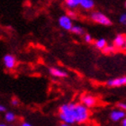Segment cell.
<instances>
[{
  "instance_id": "11",
  "label": "cell",
  "mask_w": 126,
  "mask_h": 126,
  "mask_svg": "<svg viewBox=\"0 0 126 126\" xmlns=\"http://www.w3.org/2000/svg\"><path fill=\"white\" fill-rule=\"evenodd\" d=\"M79 4H80V0H66L65 1V5L70 9L78 7Z\"/></svg>"
},
{
  "instance_id": "1",
  "label": "cell",
  "mask_w": 126,
  "mask_h": 126,
  "mask_svg": "<svg viewBox=\"0 0 126 126\" xmlns=\"http://www.w3.org/2000/svg\"><path fill=\"white\" fill-rule=\"evenodd\" d=\"M89 109L79 103H68L60 106L59 117L63 124H84L89 119Z\"/></svg>"
},
{
  "instance_id": "13",
  "label": "cell",
  "mask_w": 126,
  "mask_h": 126,
  "mask_svg": "<svg viewBox=\"0 0 126 126\" xmlns=\"http://www.w3.org/2000/svg\"><path fill=\"white\" fill-rule=\"evenodd\" d=\"M5 119L7 123H13V122H15L16 120V116L12 112H7V113H5Z\"/></svg>"
},
{
  "instance_id": "14",
  "label": "cell",
  "mask_w": 126,
  "mask_h": 126,
  "mask_svg": "<svg viewBox=\"0 0 126 126\" xmlns=\"http://www.w3.org/2000/svg\"><path fill=\"white\" fill-rule=\"evenodd\" d=\"M102 51L105 55H110V54H112V53H113L115 51V49L113 48V45H106L102 50Z\"/></svg>"
},
{
  "instance_id": "7",
  "label": "cell",
  "mask_w": 126,
  "mask_h": 126,
  "mask_svg": "<svg viewBox=\"0 0 126 126\" xmlns=\"http://www.w3.org/2000/svg\"><path fill=\"white\" fill-rule=\"evenodd\" d=\"M108 87H119L122 86H124L126 84V78L125 77H122V78H116V79H110L106 82Z\"/></svg>"
},
{
  "instance_id": "17",
  "label": "cell",
  "mask_w": 126,
  "mask_h": 126,
  "mask_svg": "<svg viewBox=\"0 0 126 126\" xmlns=\"http://www.w3.org/2000/svg\"><path fill=\"white\" fill-rule=\"evenodd\" d=\"M117 109H119V110H121V111H124L126 109V105H125V103L124 102H119L117 103Z\"/></svg>"
},
{
  "instance_id": "9",
  "label": "cell",
  "mask_w": 126,
  "mask_h": 126,
  "mask_svg": "<svg viewBox=\"0 0 126 126\" xmlns=\"http://www.w3.org/2000/svg\"><path fill=\"white\" fill-rule=\"evenodd\" d=\"M50 74L51 76L56 77V78H66L68 77V73L64 70L59 69L56 68H50Z\"/></svg>"
},
{
  "instance_id": "6",
  "label": "cell",
  "mask_w": 126,
  "mask_h": 126,
  "mask_svg": "<svg viewBox=\"0 0 126 126\" xmlns=\"http://www.w3.org/2000/svg\"><path fill=\"white\" fill-rule=\"evenodd\" d=\"M3 61H4L5 68H8V69H12L16 65V59L12 54H6V55L4 56Z\"/></svg>"
},
{
  "instance_id": "5",
  "label": "cell",
  "mask_w": 126,
  "mask_h": 126,
  "mask_svg": "<svg viewBox=\"0 0 126 126\" xmlns=\"http://www.w3.org/2000/svg\"><path fill=\"white\" fill-rule=\"evenodd\" d=\"M59 24L60 26L64 30H67V31H70L71 27L73 26V24H72V20H71L69 17L66 16H61L60 18H59Z\"/></svg>"
},
{
  "instance_id": "22",
  "label": "cell",
  "mask_w": 126,
  "mask_h": 126,
  "mask_svg": "<svg viewBox=\"0 0 126 126\" xmlns=\"http://www.w3.org/2000/svg\"><path fill=\"white\" fill-rule=\"evenodd\" d=\"M122 126H126V119L124 118L122 120Z\"/></svg>"
},
{
  "instance_id": "10",
  "label": "cell",
  "mask_w": 126,
  "mask_h": 126,
  "mask_svg": "<svg viewBox=\"0 0 126 126\" xmlns=\"http://www.w3.org/2000/svg\"><path fill=\"white\" fill-rule=\"evenodd\" d=\"M79 5L86 10H91L94 6V2L93 0H80Z\"/></svg>"
},
{
  "instance_id": "15",
  "label": "cell",
  "mask_w": 126,
  "mask_h": 126,
  "mask_svg": "<svg viewBox=\"0 0 126 126\" xmlns=\"http://www.w3.org/2000/svg\"><path fill=\"white\" fill-rule=\"evenodd\" d=\"M70 32L75 34H78V35H81L84 32V29L81 26H79V25H73L71 27Z\"/></svg>"
},
{
  "instance_id": "20",
  "label": "cell",
  "mask_w": 126,
  "mask_h": 126,
  "mask_svg": "<svg viewBox=\"0 0 126 126\" xmlns=\"http://www.w3.org/2000/svg\"><path fill=\"white\" fill-rule=\"evenodd\" d=\"M12 105H15V106H16V105H19V100L16 98V97H14L13 99H12Z\"/></svg>"
},
{
  "instance_id": "8",
  "label": "cell",
  "mask_w": 126,
  "mask_h": 126,
  "mask_svg": "<svg viewBox=\"0 0 126 126\" xmlns=\"http://www.w3.org/2000/svg\"><path fill=\"white\" fill-rule=\"evenodd\" d=\"M124 118H125V112L124 111H121L119 110V109H114L110 113V119L113 122L122 121Z\"/></svg>"
},
{
  "instance_id": "21",
  "label": "cell",
  "mask_w": 126,
  "mask_h": 126,
  "mask_svg": "<svg viewBox=\"0 0 126 126\" xmlns=\"http://www.w3.org/2000/svg\"><path fill=\"white\" fill-rule=\"evenodd\" d=\"M6 111V108H5V106H4V105H0V112H5Z\"/></svg>"
},
{
  "instance_id": "18",
  "label": "cell",
  "mask_w": 126,
  "mask_h": 126,
  "mask_svg": "<svg viewBox=\"0 0 126 126\" xmlns=\"http://www.w3.org/2000/svg\"><path fill=\"white\" fill-rule=\"evenodd\" d=\"M84 39H85V42H87V43H91V42H93V38L89 33L86 34V35H85V37H84Z\"/></svg>"
},
{
  "instance_id": "24",
  "label": "cell",
  "mask_w": 126,
  "mask_h": 126,
  "mask_svg": "<svg viewBox=\"0 0 126 126\" xmlns=\"http://www.w3.org/2000/svg\"><path fill=\"white\" fill-rule=\"evenodd\" d=\"M61 126H71V125H69V124H62Z\"/></svg>"
},
{
  "instance_id": "2",
  "label": "cell",
  "mask_w": 126,
  "mask_h": 126,
  "mask_svg": "<svg viewBox=\"0 0 126 126\" xmlns=\"http://www.w3.org/2000/svg\"><path fill=\"white\" fill-rule=\"evenodd\" d=\"M90 18L93 22L96 23V24H103V25H112V21L110 20V18L107 16H105V14L101 13L99 11H94L92 12L90 15Z\"/></svg>"
},
{
  "instance_id": "19",
  "label": "cell",
  "mask_w": 126,
  "mask_h": 126,
  "mask_svg": "<svg viewBox=\"0 0 126 126\" xmlns=\"http://www.w3.org/2000/svg\"><path fill=\"white\" fill-rule=\"evenodd\" d=\"M119 22L123 24H125V23H126V15L125 14H123V15L120 16V18H119Z\"/></svg>"
},
{
  "instance_id": "25",
  "label": "cell",
  "mask_w": 126,
  "mask_h": 126,
  "mask_svg": "<svg viewBox=\"0 0 126 126\" xmlns=\"http://www.w3.org/2000/svg\"><path fill=\"white\" fill-rule=\"evenodd\" d=\"M0 126H7L5 124H0Z\"/></svg>"
},
{
  "instance_id": "23",
  "label": "cell",
  "mask_w": 126,
  "mask_h": 126,
  "mask_svg": "<svg viewBox=\"0 0 126 126\" xmlns=\"http://www.w3.org/2000/svg\"><path fill=\"white\" fill-rule=\"evenodd\" d=\"M21 126H32V125L31 124H29V123H23Z\"/></svg>"
},
{
  "instance_id": "12",
  "label": "cell",
  "mask_w": 126,
  "mask_h": 126,
  "mask_svg": "<svg viewBox=\"0 0 126 126\" xmlns=\"http://www.w3.org/2000/svg\"><path fill=\"white\" fill-rule=\"evenodd\" d=\"M106 45H107V42H106V40L103 39V38L98 39L97 41L94 42V47L97 48V49H99V50H103Z\"/></svg>"
},
{
  "instance_id": "3",
  "label": "cell",
  "mask_w": 126,
  "mask_h": 126,
  "mask_svg": "<svg viewBox=\"0 0 126 126\" xmlns=\"http://www.w3.org/2000/svg\"><path fill=\"white\" fill-rule=\"evenodd\" d=\"M113 48L118 50H124L126 48V36L125 34H117L113 40Z\"/></svg>"
},
{
  "instance_id": "26",
  "label": "cell",
  "mask_w": 126,
  "mask_h": 126,
  "mask_svg": "<svg viewBox=\"0 0 126 126\" xmlns=\"http://www.w3.org/2000/svg\"><path fill=\"white\" fill-rule=\"evenodd\" d=\"M11 126H13V125H11Z\"/></svg>"
},
{
  "instance_id": "16",
  "label": "cell",
  "mask_w": 126,
  "mask_h": 126,
  "mask_svg": "<svg viewBox=\"0 0 126 126\" xmlns=\"http://www.w3.org/2000/svg\"><path fill=\"white\" fill-rule=\"evenodd\" d=\"M66 16H68V17H69V18H76L77 17V14L76 12H74L73 10H68V12H67V15Z\"/></svg>"
},
{
  "instance_id": "4",
  "label": "cell",
  "mask_w": 126,
  "mask_h": 126,
  "mask_svg": "<svg viewBox=\"0 0 126 126\" xmlns=\"http://www.w3.org/2000/svg\"><path fill=\"white\" fill-rule=\"evenodd\" d=\"M81 104L85 105L87 108L94 107L97 105V99L94 96L91 95V94H84L82 95L80 98Z\"/></svg>"
}]
</instances>
